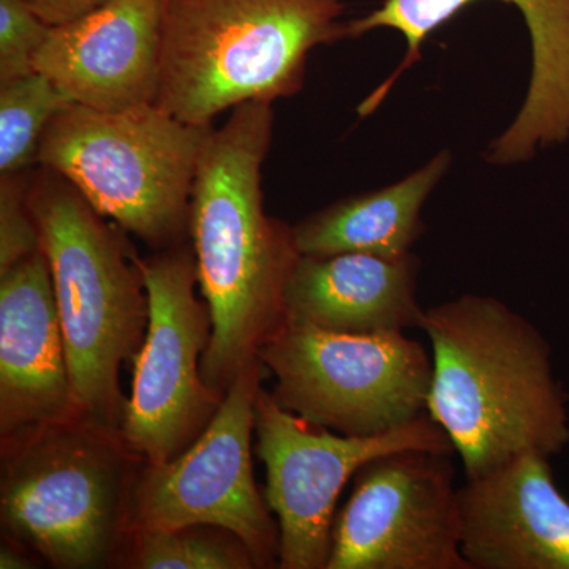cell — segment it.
<instances>
[{
  "instance_id": "obj_5",
  "label": "cell",
  "mask_w": 569,
  "mask_h": 569,
  "mask_svg": "<svg viewBox=\"0 0 569 569\" xmlns=\"http://www.w3.org/2000/svg\"><path fill=\"white\" fill-rule=\"evenodd\" d=\"M212 127L153 104L119 112L70 104L41 138L37 163L153 249L181 246L190 227L198 160Z\"/></svg>"
},
{
  "instance_id": "obj_7",
  "label": "cell",
  "mask_w": 569,
  "mask_h": 569,
  "mask_svg": "<svg viewBox=\"0 0 569 569\" xmlns=\"http://www.w3.org/2000/svg\"><path fill=\"white\" fill-rule=\"evenodd\" d=\"M277 402L342 436L373 437L427 411L432 351L406 331L350 335L284 321L258 351Z\"/></svg>"
},
{
  "instance_id": "obj_1",
  "label": "cell",
  "mask_w": 569,
  "mask_h": 569,
  "mask_svg": "<svg viewBox=\"0 0 569 569\" xmlns=\"http://www.w3.org/2000/svg\"><path fill=\"white\" fill-rule=\"evenodd\" d=\"M272 133V103L239 104L209 132L194 174L189 233L212 325L201 376L222 396L284 323V290L301 257L293 228L264 211Z\"/></svg>"
},
{
  "instance_id": "obj_23",
  "label": "cell",
  "mask_w": 569,
  "mask_h": 569,
  "mask_svg": "<svg viewBox=\"0 0 569 569\" xmlns=\"http://www.w3.org/2000/svg\"><path fill=\"white\" fill-rule=\"evenodd\" d=\"M31 561L26 559L20 550L11 548H2L0 550V568L2 569H24L31 568Z\"/></svg>"
},
{
  "instance_id": "obj_16",
  "label": "cell",
  "mask_w": 569,
  "mask_h": 569,
  "mask_svg": "<svg viewBox=\"0 0 569 569\" xmlns=\"http://www.w3.org/2000/svg\"><path fill=\"white\" fill-rule=\"evenodd\" d=\"M418 272L413 253L301 254L284 290V321L350 335L419 328Z\"/></svg>"
},
{
  "instance_id": "obj_3",
  "label": "cell",
  "mask_w": 569,
  "mask_h": 569,
  "mask_svg": "<svg viewBox=\"0 0 569 569\" xmlns=\"http://www.w3.org/2000/svg\"><path fill=\"white\" fill-rule=\"evenodd\" d=\"M28 201L50 264L74 403L82 418L121 437L119 370L148 329L140 257L118 224L50 168L29 174Z\"/></svg>"
},
{
  "instance_id": "obj_21",
  "label": "cell",
  "mask_w": 569,
  "mask_h": 569,
  "mask_svg": "<svg viewBox=\"0 0 569 569\" xmlns=\"http://www.w3.org/2000/svg\"><path fill=\"white\" fill-rule=\"evenodd\" d=\"M28 171L0 181V274L41 249L39 228L29 208Z\"/></svg>"
},
{
  "instance_id": "obj_4",
  "label": "cell",
  "mask_w": 569,
  "mask_h": 569,
  "mask_svg": "<svg viewBox=\"0 0 569 569\" xmlns=\"http://www.w3.org/2000/svg\"><path fill=\"white\" fill-rule=\"evenodd\" d=\"M342 0H163L156 104L211 127L220 112L301 92L307 59L348 39Z\"/></svg>"
},
{
  "instance_id": "obj_6",
  "label": "cell",
  "mask_w": 569,
  "mask_h": 569,
  "mask_svg": "<svg viewBox=\"0 0 569 569\" xmlns=\"http://www.w3.org/2000/svg\"><path fill=\"white\" fill-rule=\"evenodd\" d=\"M2 520L58 568H100L126 529L129 466L122 438L86 418L6 438Z\"/></svg>"
},
{
  "instance_id": "obj_19",
  "label": "cell",
  "mask_w": 569,
  "mask_h": 569,
  "mask_svg": "<svg viewBox=\"0 0 569 569\" xmlns=\"http://www.w3.org/2000/svg\"><path fill=\"white\" fill-rule=\"evenodd\" d=\"M132 567L142 569L254 568L244 542L217 527L134 531Z\"/></svg>"
},
{
  "instance_id": "obj_8",
  "label": "cell",
  "mask_w": 569,
  "mask_h": 569,
  "mask_svg": "<svg viewBox=\"0 0 569 569\" xmlns=\"http://www.w3.org/2000/svg\"><path fill=\"white\" fill-rule=\"evenodd\" d=\"M258 359L224 392L219 410L186 451L148 463L130 488L127 533L217 527L244 542L254 567L279 563L280 530L253 477Z\"/></svg>"
},
{
  "instance_id": "obj_15",
  "label": "cell",
  "mask_w": 569,
  "mask_h": 569,
  "mask_svg": "<svg viewBox=\"0 0 569 569\" xmlns=\"http://www.w3.org/2000/svg\"><path fill=\"white\" fill-rule=\"evenodd\" d=\"M43 250L0 274V432L80 418Z\"/></svg>"
},
{
  "instance_id": "obj_22",
  "label": "cell",
  "mask_w": 569,
  "mask_h": 569,
  "mask_svg": "<svg viewBox=\"0 0 569 569\" xmlns=\"http://www.w3.org/2000/svg\"><path fill=\"white\" fill-rule=\"evenodd\" d=\"M48 26L66 24L78 20L100 7L107 6L111 0H24Z\"/></svg>"
},
{
  "instance_id": "obj_18",
  "label": "cell",
  "mask_w": 569,
  "mask_h": 569,
  "mask_svg": "<svg viewBox=\"0 0 569 569\" xmlns=\"http://www.w3.org/2000/svg\"><path fill=\"white\" fill-rule=\"evenodd\" d=\"M70 104L73 100L39 71L0 84V174H22L37 163L41 138Z\"/></svg>"
},
{
  "instance_id": "obj_12",
  "label": "cell",
  "mask_w": 569,
  "mask_h": 569,
  "mask_svg": "<svg viewBox=\"0 0 569 569\" xmlns=\"http://www.w3.org/2000/svg\"><path fill=\"white\" fill-rule=\"evenodd\" d=\"M478 0H385L365 18L347 22L348 39L376 29H392L407 41V54L388 80L359 104L372 114L403 71L421 59L427 37ZM518 7L530 31L533 70L526 102L507 132L489 146L488 160L511 164L530 159L538 146L569 134V0H501Z\"/></svg>"
},
{
  "instance_id": "obj_10",
  "label": "cell",
  "mask_w": 569,
  "mask_h": 569,
  "mask_svg": "<svg viewBox=\"0 0 569 569\" xmlns=\"http://www.w3.org/2000/svg\"><path fill=\"white\" fill-rule=\"evenodd\" d=\"M257 456L263 460L266 503L279 519V567L326 569L336 503L359 468L399 449L455 452L429 413L373 437H350L298 417L260 389L254 407Z\"/></svg>"
},
{
  "instance_id": "obj_14",
  "label": "cell",
  "mask_w": 569,
  "mask_h": 569,
  "mask_svg": "<svg viewBox=\"0 0 569 569\" xmlns=\"http://www.w3.org/2000/svg\"><path fill=\"white\" fill-rule=\"evenodd\" d=\"M460 550L470 569H569V501L548 456L523 452L466 478Z\"/></svg>"
},
{
  "instance_id": "obj_13",
  "label": "cell",
  "mask_w": 569,
  "mask_h": 569,
  "mask_svg": "<svg viewBox=\"0 0 569 569\" xmlns=\"http://www.w3.org/2000/svg\"><path fill=\"white\" fill-rule=\"evenodd\" d=\"M163 0H111L54 26L36 56V71L74 104L119 112L153 104L162 61Z\"/></svg>"
},
{
  "instance_id": "obj_9",
  "label": "cell",
  "mask_w": 569,
  "mask_h": 569,
  "mask_svg": "<svg viewBox=\"0 0 569 569\" xmlns=\"http://www.w3.org/2000/svg\"><path fill=\"white\" fill-rule=\"evenodd\" d=\"M140 266L148 329L133 358L132 396L123 411L121 438L134 458L163 463L197 440L223 396L201 376L212 325L208 305L197 298L193 250L171 247L140 258Z\"/></svg>"
},
{
  "instance_id": "obj_20",
  "label": "cell",
  "mask_w": 569,
  "mask_h": 569,
  "mask_svg": "<svg viewBox=\"0 0 569 569\" xmlns=\"http://www.w3.org/2000/svg\"><path fill=\"white\" fill-rule=\"evenodd\" d=\"M51 26L24 0H0V84L36 71V56Z\"/></svg>"
},
{
  "instance_id": "obj_11",
  "label": "cell",
  "mask_w": 569,
  "mask_h": 569,
  "mask_svg": "<svg viewBox=\"0 0 569 569\" xmlns=\"http://www.w3.org/2000/svg\"><path fill=\"white\" fill-rule=\"evenodd\" d=\"M451 455L399 449L359 468L326 569H470Z\"/></svg>"
},
{
  "instance_id": "obj_17",
  "label": "cell",
  "mask_w": 569,
  "mask_h": 569,
  "mask_svg": "<svg viewBox=\"0 0 569 569\" xmlns=\"http://www.w3.org/2000/svg\"><path fill=\"white\" fill-rule=\"evenodd\" d=\"M452 156L437 153L429 163L402 181L353 194L313 213L295 227L301 254L361 252L402 258L425 231L421 209L447 174Z\"/></svg>"
},
{
  "instance_id": "obj_2",
  "label": "cell",
  "mask_w": 569,
  "mask_h": 569,
  "mask_svg": "<svg viewBox=\"0 0 569 569\" xmlns=\"http://www.w3.org/2000/svg\"><path fill=\"white\" fill-rule=\"evenodd\" d=\"M432 351L427 413L462 460L466 478L569 443L568 399L537 326L507 305L462 295L425 310Z\"/></svg>"
}]
</instances>
